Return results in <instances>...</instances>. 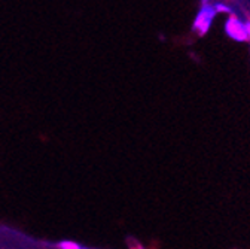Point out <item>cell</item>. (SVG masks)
<instances>
[{"instance_id":"6da1fadb","label":"cell","mask_w":250,"mask_h":249,"mask_svg":"<svg viewBox=\"0 0 250 249\" xmlns=\"http://www.w3.org/2000/svg\"><path fill=\"white\" fill-rule=\"evenodd\" d=\"M216 15H217V12H216L214 6L210 5V3H207V2H204L201 5L200 11L197 12L195 18H194L192 30H194L197 35H200V36L207 35L208 30L211 28V24H213Z\"/></svg>"},{"instance_id":"7a4b0ae2","label":"cell","mask_w":250,"mask_h":249,"mask_svg":"<svg viewBox=\"0 0 250 249\" xmlns=\"http://www.w3.org/2000/svg\"><path fill=\"white\" fill-rule=\"evenodd\" d=\"M225 33L235 42H249L246 32V20H241L237 15H229L225 21Z\"/></svg>"},{"instance_id":"3957f363","label":"cell","mask_w":250,"mask_h":249,"mask_svg":"<svg viewBox=\"0 0 250 249\" xmlns=\"http://www.w3.org/2000/svg\"><path fill=\"white\" fill-rule=\"evenodd\" d=\"M57 246H58V249H83L85 248L73 240H61V242H58Z\"/></svg>"},{"instance_id":"277c9868","label":"cell","mask_w":250,"mask_h":249,"mask_svg":"<svg viewBox=\"0 0 250 249\" xmlns=\"http://www.w3.org/2000/svg\"><path fill=\"white\" fill-rule=\"evenodd\" d=\"M213 6H214V9H216V12H217V14H227V15H232V12H234V9H232L229 5H227V3H222V2H217V3H214Z\"/></svg>"},{"instance_id":"5b68a950","label":"cell","mask_w":250,"mask_h":249,"mask_svg":"<svg viewBox=\"0 0 250 249\" xmlns=\"http://www.w3.org/2000/svg\"><path fill=\"white\" fill-rule=\"evenodd\" d=\"M246 32H247V38L250 42V20H246Z\"/></svg>"},{"instance_id":"8992f818","label":"cell","mask_w":250,"mask_h":249,"mask_svg":"<svg viewBox=\"0 0 250 249\" xmlns=\"http://www.w3.org/2000/svg\"><path fill=\"white\" fill-rule=\"evenodd\" d=\"M204 2H207V0H204Z\"/></svg>"}]
</instances>
